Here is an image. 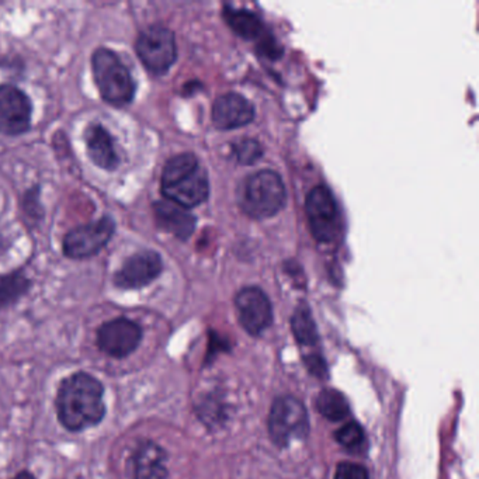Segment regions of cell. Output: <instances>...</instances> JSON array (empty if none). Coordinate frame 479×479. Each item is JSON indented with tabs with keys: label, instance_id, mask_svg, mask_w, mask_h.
I'll return each instance as SVG.
<instances>
[{
	"label": "cell",
	"instance_id": "1",
	"mask_svg": "<svg viewBox=\"0 0 479 479\" xmlns=\"http://www.w3.org/2000/svg\"><path fill=\"white\" fill-rule=\"evenodd\" d=\"M57 416L69 432H83L103 422L106 416L105 387L88 373H75L58 387Z\"/></svg>",
	"mask_w": 479,
	"mask_h": 479
},
{
	"label": "cell",
	"instance_id": "2",
	"mask_svg": "<svg viewBox=\"0 0 479 479\" xmlns=\"http://www.w3.org/2000/svg\"><path fill=\"white\" fill-rule=\"evenodd\" d=\"M161 190L168 201L183 208H194L208 199V176L196 155L180 153L166 162Z\"/></svg>",
	"mask_w": 479,
	"mask_h": 479
},
{
	"label": "cell",
	"instance_id": "3",
	"mask_svg": "<svg viewBox=\"0 0 479 479\" xmlns=\"http://www.w3.org/2000/svg\"><path fill=\"white\" fill-rule=\"evenodd\" d=\"M91 72L100 98L107 105L125 107L134 102L137 83L117 52L98 47L91 55Z\"/></svg>",
	"mask_w": 479,
	"mask_h": 479
},
{
	"label": "cell",
	"instance_id": "4",
	"mask_svg": "<svg viewBox=\"0 0 479 479\" xmlns=\"http://www.w3.org/2000/svg\"><path fill=\"white\" fill-rule=\"evenodd\" d=\"M238 199L245 214L256 220H264L283 208L287 194L280 175L273 170H260L245 179Z\"/></svg>",
	"mask_w": 479,
	"mask_h": 479
},
{
	"label": "cell",
	"instance_id": "5",
	"mask_svg": "<svg viewBox=\"0 0 479 479\" xmlns=\"http://www.w3.org/2000/svg\"><path fill=\"white\" fill-rule=\"evenodd\" d=\"M136 52L149 74L156 76L165 75L177 59L173 31L161 24L149 26L137 38Z\"/></svg>",
	"mask_w": 479,
	"mask_h": 479
},
{
	"label": "cell",
	"instance_id": "6",
	"mask_svg": "<svg viewBox=\"0 0 479 479\" xmlns=\"http://www.w3.org/2000/svg\"><path fill=\"white\" fill-rule=\"evenodd\" d=\"M269 432L280 447L294 439H305L310 433V422L302 402L293 397L277 398L269 416Z\"/></svg>",
	"mask_w": 479,
	"mask_h": 479
},
{
	"label": "cell",
	"instance_id": "7",
	"mask_svg": "<svg viewBox=\"0 0 479 479\" xmlns=\"http://www.w3.org/2000/svg\"><path fill=\"white\" fill-rule=\"evenodd\" d=\"M115 232V221L105 216L93 223L79 225L65 235L64 255L69 259L85 260L102 252Z\"/></svg>",
	"mask_w": 479,
	"mask_h": 479
},
{
	"label": "cell",
	"instance_id": "8",
	"mask_svg": "<svg viewBox=\"0 0 479 479\" xmlns=\"http://www.w3.org/2000/svg\"><path fill=\"white\" fill-rule=\"evenodd\" d=\"M305 209L315 240L324 243L332 242L338 235L339 209L331 190L325 186L310 190Z\"/></svg>",
	"mask_w": 479,
	"mask_h": 479
},
{
	"label": "cell",
	"instance_id": "9",
	"mask_svg": "<svg viewBox=\"0 0 479 479\" xmlns=\"http://www.w3.org/2000/svg\"><path fill=\"white\" fill-rule=\"evenodd\" d=\"M33 103L23 90L13 85H0V134L23 136L30 130Z\"/></svg>",
	"mask_w": 479,
	"mask_h": 479
},
{
	"label": "cell",
	"instance_id": "10",
	"mask_svg": "<svg viewBox=\"0 0 479 479\" xmlns=\"http://www.w3.org/2000/svg\"><path fill=\"white\" fill-rule=\"evenodd\" d=\"M142 336V327L136 321L115 318L98 327V348L110 357H129L138 348Z\"/></svg>",
	"mask_w": 479,
	"mask_h": 479
},
{
	"label": "cell",
	"instance_id": "11",
	"mask_svg": "<svg viewBox=\"0 0 479 479\" xmlns=\"http://www.w3.org/2000/svg\"><path fill=\"white\" fill-rule=\"evenodd\" d=\"M162 271L161 255L155 250H141L125 260L113 281L115 287L122 290H139L153 284Z\"/></svg>",
	"mask_w": 479,
	"mask_h": 479
},
{
	"label": "cell",
	"instance_id": "12",
	"mask_svg": "<svg viewBox=\"0 0 479 479\" xmlns=\"http://www.w3.org/2000/svg\"><path fill=\"white\" fill-rule=\"evenodd\" d=\"M240 321L247 334H257L266 331L273 321V310L266 294L257 287H247L235 298Z\"/></svg>",
	"mask_w": 479,
	"mask_h": 479
},
{
	"label": "cell",
	"instance_id": "13",
	"mask_svg": "<svg viewBox=\"0 0 479 479\" xmlns=\"http://www.w3.org/2000/svg\"><path fill=\"white\" fill-rule=\"evenodd\" d=\"M255 117L252 103L238 93H226L216 98L213 107V122L216 129L235 130L249 124Z\"/></svg>",
	"mask_w": 479,
	"mask_h": 479
},
{
	"label": "cell",
	"instance_id": "14",
	"mask_svg": "<svg viewBox=\"0 0 479 479\" xmlns=\"http://www.w3.org/2000/svg\"><path fill=\"white\" fill-rule=\"evenodd\" d=\"M86 151L91 162L106 172L119 169L120 158L115 153L114 139L103 125L91 122L83 132Z\"/></svg>",
	"mask_w": 479,
	"mask_h": 479
},
{
	"label": "cell",
	"instance_id": "15",
	"mask_svg": "<svg viewBox=\"0 0 479 479\" xmlns=\"http://www.w3.org/2000/svg\"><path fill=\"white\" fill-rule=\"evenodd\" d=\"M156 225L177 240H187L196 230V216L177 204L162 200L153 204Z\"/></svg>",
	"mask_w": 479,
	"mask_h": 479
},
{
	"label": "cell",
	"instance_id": "16",
	"mask_svg": "<svg viewBox=\"0 0 479 479\" xmlns=\"http://www.w3.org/2000/svg\"><path fill=\"white\" fill-rule=\"evenodd\" d=\"M165 450L151 440L139 443L132 454V479H168Z\"/></svg>",
	"mask_w": 479,
	"mask_h": 479
},
{
	"label": "cell",
	"instance_id": "17",
	"mask_svg": "<svg viewBox=\"0 0 479 479\" xmlns=\"http://www.w3.org/2000/svg\"><path fill=\"white\" fill-rule=\"evenodd\" d=\"M224 18H225L228 26L240 37L247 38V40H255V38L263 35V24H262L256 14L252 13V12L225 7L224 9Z\"/></svg>",
	"mask_w": 479,
	"mask_h": 479
},
{
	"label": "cell",
	"instance_id": "18",
	"mask_svg": "<svg viewBox=\"0 0 479 479\" xmlns=\"http://www.w3.org/2000/svg\"><path fill=\"white\" fill-rule=\"evenodd\" d=\"M30 288L31 280L21 269L0 276V310L16 304Z\"/></svg>",
	"mask_w": 479,
	"mask_h": 479
},
{
	"label": "cell",
	"instance_id": "19",
	"mask_svg": "<svg viewBox=\"0 0 479 479\" xmlns=\"http://www.w3.org/2000/svg\"><path fill=\"white\" fill-rule=\"evenodd\" d=\"M317 408L325 418L332 422L343 420L350 413L348 399L344 398L342 392L336 389H324L318 395Z\"/></svg>",
	"mask_w": 479,
	"mask_h": 479
},
{
	"label": "cell",
	"instance_id": "20",
	"mask_svg": "<svg viewBox=\"0 0 479 479\" xmlns=\"http://www.w3.org/2000/svg\"><path fill=\"white\" fill-rule=\"evenodd\" d=\"M291 327L298 343L312 346L318 342V329L308 305H298L291 318Z\"/></svg>",
	"mask_w": 479,
	"mask_h": 479
},
{
	"label": "cell",
	"instance_id": "21",
	"mask_svg": "<svg viewBox=\"0 0 479 479\" xmlns=\"http://www.w3.org/2000/svg\"><path fill=\"white\" fill-rule=\"evenodd\" d=\"M233 153L237 156L238 162L242 165H254L263 155V148L256 139L245 138L235 142L232 145Z\"/></svg>",
	"mask_w": 479,
	"mask_h": 479
},
{
	"label": "cell",
	"instance_id": "22",
	"mask_svg": "<svg viewBox=\"0 0 479 479\" xmlns=\"http://www.w3.org/2000/svg\"><path fill=\"white\" fill-rule=\"evenodd\" d=\"M336 440L346 449H357L365 442V432L357 422H350L339 428Z\"/></svg>",
	"mask_w": 479,
	"mask_h": 479
},
{
	"label": "cell",
	"instance_id": "23",
	"mask_svg": "<svg viewBox=\"0 0 479 479\" xmlns=\"http://www.w3.org/2000/svg\"><path fill=\"white\" fill-rule=\"evenodd\" d=\"M21 207H23L26 216L30 218L33 223L43 220L44 209H43V206L40 204V187H31L30 190L26 192L23 201H21Z\"/></svg>",
	"mask_w": 479,
	"mask_h": 479
},
{
	"label": "cell",
	"instance_id": "24",
	"mask_svg": "<svg viewBox=\"0 0 479 479\" xmlns=\"http://www.w3.org/2000/svg\"><path fill=\"white\" fill-rule=\"evenodd\" d=\"M334 479H370L368 471L355 462H342L336 468Z\"/></svg>",
	"mask_w": 479,
	"mask_h": 479
},
{
	"label": "cell",
	"instance_id": "25",
	"mask_svg": "<svg viewBox=\"0 0 479 479\" xmlns=\"http://www.w3.org/2000/svg\"><path fill=\"white\" fill-rule=\"evenodd\" d=\"M308 368L310 373H314L318 377L322 378L326 375V365H325L324 358L319 356H310L307 360Z\"/></svg>",
	"mask_w": 479,
	"mask_h": 479
},
{
	"label": "cell",
	"instance_id": "26",
	"mask_svg": "<svg viewBox=\"0 0 479 479\" xmlns=\"http://www.w3.org/2000/svg\"><path fill=\"white\" fill-rule=\"evenodd\" d=\"M13 479H35V476L33 475V474L28 473V471H21V473H19Z\"/></svg>",
	"mask_w": 479,
	"mask_h": 479
}]
</instances>
